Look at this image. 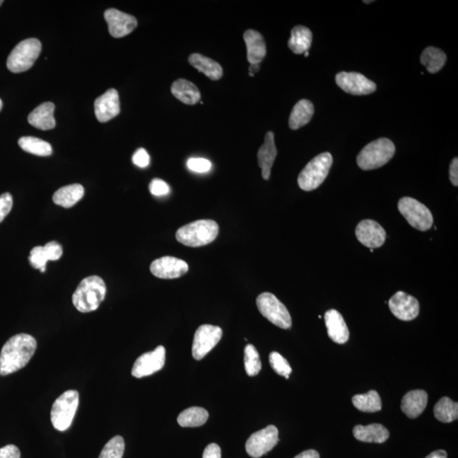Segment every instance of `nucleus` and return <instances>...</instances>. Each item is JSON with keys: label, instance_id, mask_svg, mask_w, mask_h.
I'll use <instances>...</instances> for the list:
<instances>
[{"label": "nucleus", "instance_id": "obj_41", "mask_svg": "<svg viewBox=\"0 0 458 458\" xmlns=\"http://www.w3.org/2000/svg\"><path fill=\"white\" fill-rule=\"evenodd\" d=\"M149 191L155 196H164L170 193L169 185L165 181L155 179L149 184Z\"/></svg>", "mask_w": 458, "mask_h": 458}, {"label": "nucleus", "instance_id": "obj_28", "mask_svg": "<svg viewBox=\"0 0 458 458\" xmlns=\"http://www.w3.org/2000/svg\"><path fill=\"white\" fill-rule=\"evenodd\" d=\"M314 114L313 103L307 100H302L296 103L290 113L289 125L293 130H297L309 124Z\"/></svg>", "mask_w": 458, "mask_h": 458}, {"label": "nucleus", "instance_id": "obj_36", "mask_svg": "<svg viewBox=\"0 0 458 458\" xmlns=\"http://www.w3.org/2000/svg\"><path fill=\"white\" fill-rule=\"evenodd\" d=\"M125 451V442L120 436H114L104 446L98 458H122Z\"/></svg>", "mask_w": 458, "mask_h": 458}, {"label": "nucleus", "instance_id": "obj_33", "mask_svg": "<svg viewBox=\"0 0 458 458\" xmlns=\"http://www.w3.org/2000/svg\"><path fill=\"white\" fill-rule=\"evenodd\" d=\"M434 417L442 422H452L458 418V404L449 397L441 398L434 408Z\"/></svg>", "mask_w": 458, "mask_h": 458}, {"label": "nucleus", "instance_id": "obj_48", "mask_svg": "<svg viewBox=\"0 0 458 458\" xmlns=\"http://www.w3.org/2000/svg\"><path fill=\"white\" fill-rule=\"evenodd\" d=\"M425 458H448V453L444 450H438V451L430 453Z\"/></svg>", "mask_w": 458, "mask_h": 458}, {"label": "nucleus", "instance_id": "obj_22", "mask_svg": "<svg viewBox=\"0 0 458 458\" xmlns=\"http://www.w3.org/2000/svg\"><path fill=\"white\" fill-rule=\"evenodd\" d=\"M428 404V394L422 390L406 393L401 401V410L409 418L420 416Z\"/></svg>", "mask_w": 458, "mask_h": 458}, {"label": "nucleus", "instance_id": "obj_42", "mask_svg": "<svg viewBox=\"0 0 458 458\" xmlns=\"http://www.w3.org/2000/svg\"><path fill=\"white\" fill-rule=\"evenodd\" d=\"M43 248L49 260H57L61 258L63 250L60 244L51 242L46 244Z\"/></svg>", "mask_w": 458, "mask_h": 458}, {"label": "nucleus", "instance_id": "obj_26", "mask_svg": "<svg viewBox=\"0 0 458 458\" xmlns=\"http://www.w3.org/2000/svg\"><path fill=\"white\" fill-rule=\"evenodd\" d=\"M189 62L191 65L202 73L211 80L217 81L223 77V70L219 63L212 60L211 58L205 57L200 54H192L189 57Z\"/></svg>", "mask_w": 458, "mask_h": 458}, {"label": "nucleus", "instance_id": "obj_31", "mask_svg": "<svg viewBox=\"0 0 458 458\" xmlns=\"http://www.w3.org/2000/svg\"><path fill=\"white\" fill-rule=\"evenodd\" d=\"M446 54L436 47H428L420 57V62L430 73H437L443 68L446 62Z\"/></svg>", "mask_w": 458, "mask_h": 458}, {"label": "nucleus", "instance_id": "obj_12", "mask_svg": "<svg viewBox=\"0 0 458 458\" xmlns=\"http://www.w3.org/2000/svg\"><path fill=\"white\" fill-rule=\"evenodd\" d=\"M335 81L339 88L353 96H367L374 93L377 89L375 82L358 73H339L337 75Z\"/></svg>", "mask_w": 458, "mask_h": 458}, {"label": "nucleus", "instance_id": "obj_40", "mask_svg": "<svg viewBox=\"0 0 458 458\" xmlns=\"http://www.w3.org/2000/svg\"><path fill=\"white\" fill-rule=\"evenodd\" d=\"M13 207V198L10 193H5L0 195V223L6 219Z\"/></svg>", "mask_w": 458, "mask_h": 458}, {"label": "nucleus", "instance_id": "obj_9", "mask_svg": "<svg viewBox=\"0 0 458 458\" xmlns=\"http://www.w3.org/2000/svg\"><path fill=\"white\" fill-rule=\"evenodd\" d=\"M399 212L408 223L420 231H427L433 226L431 212L424 204L411 197H404L398 202Z\"/></svg>", "mask_w": 458, "mask_h": 458}, {"label": "nucleus", "instance_id": "obj_16", "mask_svg": "<svg viewBox=\"0 0 458 458\" xmlns=\"http://www.w3.org/2000/svg\"><path fill=\"white\" fill-rule=\"evenodd\" d=\"M105 19L108 24L110 34L116 38L127 36L138 26L135 17L116 9L105 10Z\"/></svg>", "mask_w": 458, "mask_h": 458}, {"label": "nucleus", "instance_id": "obj_2", "mask_svg": "<svg viewBox=\"0 0 458 458\" xmlns=\"http://www.w3.org/2000/svg\"><path fill=\"white\" fill-rule=\"evenodd\" d=\"M106 286L104 280L98 276H89L82 280L73 295V302L78 311L91 313L98 309L104 301Z\"/></svg>", "mask_w": 458, "mask_h": 458}, {"label": "nucleus", "instance_id": "obj_25", "mask_svg": "<svg viewBox=\"0 0 458 458\" xmlns=\"http://www.w3.org/2000/svg\"><path fill=\"white\" fill-rule=\"evenodd\" d=\"M172 94L184 104L193 105L200 101L201 94L197 86L186 79L180 78L173 82L171 87Z\"/></svg>", "mask_w": 458, "mask_h": 458}, {"label": "nucleus", "instance_id": "obj_4", "mask_svg": "<svg viewBox=\"0 0 458 458\" xmlns=\"http://www.w3.org/2000/svg\"><path fill=\"white\" fill-rule=\"evenodd\" d=\"M396 152L392 140L381 138L371 142L358 154L357 161L359 168L365 171L377 169L388 163Z\"/></svg>", "mask_w": 458, "mask_h": 458}, {"label": "nucleus", "instance_id": "obj_30", "mask_svg": "<svg viewBox=\"0 0 458 458\" xmlns=\"http://www.w3.org/2000/svg\"><path fill=\"white\" fill-rule=\"evenodd\" d=\"M209 413L207 410L198 406L184 410L177 418V422L184 428L200 427L207 422Z\"/></svg>", "mask_w": 458, "mask_h": 458}, {"label": "nucleus", "instance_id": "obj_44", "mask_svg": "<svg viewBox=\"0 0 458 458\" xmlns=\"http://www.w3.org/2000/svg\"><path fill=\"white\" fill-rule=\"evenodd\" d=\"M0 458H21V452L17 446L8 445L0 448Z\"/></svg>", "mask_w": 458, "mask_h": 458}, {"label": "nucleus", "instance_id": "obj_43", "mask_svg": "<svg viewBox=\"0 0 458 458\" xmlns=\"http://www.w3.org/2000/svg\"><path fill=\"white\" fill-rule=\"evenodd\" d=\"M132 160L133 164L137 167L145 168L148 167L151 158H149L148 152L145 149L140 148L133 154Z\"/></svg>", "mask_w": 458, "mask_h": 458}, {"label": "nucleus", "instance_id": "obj_7", "mask_svg": "<svg viewBox=\"0 0 458 458\" xmlns=\"http://www.w3.org/2000/svg\"><path fill=\"white\" fill-rule=\"evenodd\" d=\"M79 405V394L77 390H67L54 402L51 409V422L55 429L66 431L72 425Z\"/></svg>", "mask_w": 458, "mask_h": 458}, {"label": "nucleus", "instance_id": "obj_52", "mask_svg": "<svg viewBox=\"0 0 458 458\" xmlns=\"http://www.w3.org/2000/svg\"><path fill=\"white\" fill-rule=\"evenodd\" d=\"M363 2L367 3H373L374 1L372 0V1H363Z\"/></svg>", "mask_w": 458, "mask_h": 458}, {"label": "nucleus", "instance_id": "obj_1", "mask_svg": "<svg viewBox=\"0 0 458 458\" xmlns=\"http://www.w3.org/2000/svg\"><path fill=\"white\" fill-rule=\"evenodd\" d=\"M37 349V341L27 334L9 339L0 353V375L6 376L25 368Z\"/></svg>", "mask_w": 458, "mask_h": 458}, {"label": "nucleus", "instance_id": "obj_13", "mask_svg": "<svg viewBox=\"0 0 458 458\" xmlns=\"http://www.w3.org/2000/svg\"><path fill=\"white\" fill-rule=\"evenodd\" d=\"M165 362V349L159 346L156 349L146 353L134 362L132 375L137 378L149 376L163 369Z\"/></svg>", "mask_w": 458, "mask_h": 458}, {"label": "nucleus", "instance_id": "obj_5", "mask_svg": "<svg viewBox=\"0 0 458 458\" xmlns=\"http://www.w3.org/2000/svg\"><path fill=\"white\" fill-rule=\"evenodd\" d=\"M333 164V156L329 152L320 154L302 170L298 177L299 187L305 191L318 189L326 179Z\"/></svg>", "mask_w": 458, "mask_h": 458}, {"label": "nucleus", "instance_id": "obj_10", "mask_svg": "<svg viewBox=\"0 0 458 458\" xmlns=\"http://www.w3.org/2000/svg\"><path fill=\"white\" fill-rule=\"evenodd\" d=\"M223 330L219 326L204 325L198 327L193 337V357L201 360L219 343Z\"/></svg>", "mask_w": 458, "mask_h": 458}, {"label": "nucleus", "instance_id": "obj_3", "mask_svg": "<svg viewBox=\"0 0 458 458\" xmlns=\"http://www.w3.org/2000/svg\"><path fill=\"white\" fill-rule=\"evenodd\" d=\"M219 232V224L215 221L198 220L181 227L176 232V239L184 246L200 247L214 242Z\"/></svg>", "mask_w": 458, "mask_h": 458}, {"label": "nucleus", "instance_id": "obj_23", "mask_svg": "<svg viewBox=\"0 0 458 458\" xmlns=\"http://www.w3.org/2000/svg\"><path fill=\"white\" fill-rule=\"evenodd\" d=\"M353 436L362 442L381 444L389 439L390 432L385 426L380 424L357 425L353 429Z\"/></svg>", "mask_w": 458, "mask_h": 458}, {"label": "nucleus", "instance_id": "obj_34", "mask_svg": "<svg viewBox=\"0 0 458 458\" xmlns=\"http://www.w3.org/2000/svg\"><path fill=\"white\" fill-rule=\"evenodd\" d=\"M18 144L23 151L38 156H49L52 154V147L48 142L35 137H22Z\"/></svg>", "mask_w": 458, "mask_h": 458}, {"label": "nucleus", "instance_id": "obj_37", "mask_svg": "<svg viewBox=\"0 0 458 458\" xmlns=\"http://www.w3.org/2000/svg\"><path fill=\"white\" fill-rule=\"evenodd\" d=\"M269 362L272 369L275 371V373H277L286 378H290V375L292 373V369L290 363L288 362L286 359L284 358L282 355L276 353V351H272L269 356Z\"/></svg>", "mask_w": 458, "mask_h": 458}, {"label": "nucleus", "instance_id": "obj_19", "mask_svg": "<svg viewBox=\"0 0 458 458\" xmlns=\"http://www.w3.org/2000/svg\"><path fill=\"white\" fill-rule=\"evenodd\" d=\"M325 321L330 338L335 343L345 344L348 341L350 333L345 320L338 311L331 309L325 316Z\"/></svg>", "mask_w": 458, "mask_h": 458}, {"label": "nucleus", "instance_id": "obj_6", "mask_svg": "<svg viewBox=\"0 0 458 458\" xmlns=\"http://www.w3.org/2000/svg\"><path fill=\"white\" fill-rule=\"evenodd\" d=\"M41 50V42L37 38H29L19 43L8 57V69L14 73L27 72L38 60Z\"/></svg>", "mask_w": 458, "mask_h": 458}, {"label": "nucleus", "instance_id": "obj_46", "mask_svg": "<svg viewBox=\"0 0 458 458\" xmlns=\"http://www.w3.org/2000/svg\"><path fill=\"white\" fill-rule=\"evenodd\" d=\"M450 179H451L452 184L454 186H457L458 185V159L457 158H454L452 161L451 165H450Z\"/></svg>", "mask_w": 458, "mask_h": 458}, {"label": "nucleus", "instance_id": "obj_29", "mask_svg": "<svg viewBox=\"0 0 458 458\" xmlns=\"http://www.w3.org/2000/svg\"><path fill=\"white\" fill-rule=\"evenodd\" d=\"M313 42V34L309 29L303 26H296L291 31V36L288 46L292 52L301 54L309 50Z\"/></svg>", "mask_w": 458, "mask_h": 458}, {"label": "nucleus", "instance_id": "obj_20", "mask_svg": "<svg viewBox=\"0 0 458 458\" xmlns=\"http://www.w3.org/2000/svg\"><path fill=\"white\" fill-rule=\"evenodd\" d=\"M278 151L275 145L274 133L268 132L266 134L264 143L258 153V164L262 169L263 179L268 180L271 177V169L277 157Z\"/></svg>", "mask_w": 458, "mask_h": 458}, {"label": "nucleus", "instance_id": "obj_53", "mask_svg": "<svg viewBox=\"0 0 458 458\" xmlns=\"http://www.w3.org/2000/svg\"><path fill=\"white\" fill-rule=\"evenodd\" d=\"M2 3H3L2 0H0V6H1Z\"/></svg>", "mask_w": 458, "mask_h": 458}, {"label": "nucleus", "instance_id": "obj_18", "mask_svg": "<svg viewBox=\"0 0 458 458\" xmlns=\"http://www.w3.org/2000/svg\"><path fill=\"white\" fill-rule=\"evenodd\" d=\"M94 112L97 120L106 122L120 113L119 94L116 89H110L94 102Z\"/></svg>", "mask_w": 458, "mask_h": 458}, {"label": "nucleus", "instance_id": "obj_17", "mask_svg": "<svg viewBox=\"0 0 458 458\" xmlns=\"http://www.w3.org/2000/svg\"><path fill=\"white\" fill-rule=\"evenodd\" d=\"M356 236L359 242L370 249L383 246L386 239V232L381 224L374 220H363L356 228Z\"/></svg>", "mask_w": 458, "mask_h": 458}, {"label": "nucleus", "instance_id": "obj_51", "mask_svg": "<svg viewBox=\"0 0 458 458\" xmlns=\"http://www.w3.org/2000/svg\"><path fill=\"white\" fill-rule=\"evenodd\" d=\"M304 54H305V57H307L308 55H309V51H306V52H305Z\"/></svg>", "mask_w": 458, "mask_h": 458}, {"label": "nucleus", "instance_id": "obj_32", "mask_svg": "<svg viewBox=\"0 0 458 458\" xmlns=\"http://www.w3.org/2000/svg\"><path fill=\"white\" fill-rule=\"evenodd\" d=\"M353 404L355 408L363 413H377L382 409L381 398L376 390L356 394L353 398Z\"/></svg>", "mask_w": 458, "mask_h": 458}, {"label": "nucleus", "instance_id": "obj_38", "mask_svg": "<svg viewBox=\"0 0 458 458\" xmlns=\"http://www.w3.org/2000/svg\"><path fill=\"white\" fill-rule=\"evenodd\" d=\"M29 259L31 266L35 269L40 270L41 272H45L46 264L49 260L47 258L43 246L34 247L30 252Z\"/></svg>", "mask_w": 458, "mask_h": 458}, {"label": "nucleus", "instance_id": "obj_49", "mask_svg": "<svg viewBox=\"0 0 458 458\" xmlns=\"http://www.w3.org/2000/svg\"><path fill=\"white\" fill-rule=\"evenodd\" d=\"M260 70V64H251L250 68H249V74L251 77H254V75L256 73H258Z\"/></svg>", "mask_w": 458, "mask_h": 458}, {"label": "nucleus", "instance_id": "obj_27", "mask_svg": "<svg viewBox=\"0 0 458 458\" xmlns=\"http://www.w3.org/2000/svg\"><path fill=\"white\" fill-rule=\"evenodd\" d=\"M84 195V189L81 184H71L59 189L54 193L53 201L54 204L61 205L64 208L74 207Z\"/></svg>", "mask_w": 458, "mask_h": 458}, {"label": "nucleus", "instance_id": "obj_45", "mask_svg": "<svg viewBox=\"0 0 458 458\" xmlns=\"http://www.w3.org/2000/svg\"><path fill=\"white\" fill-rule=\"evenodd\" d=\"M203 458H222L220 446L216 443L208 445L205 449Z\"/></svg>", "mask_w": 458, "mask_h": 458}, {"label": "nucleus", "instance_id": "obj_8", "mask_svg": "<svg viewBox=\"0 0 458 458\" xmlns=\"http://www.w3.org/2000/svg\"><path fill=\"white\" fill-rule=\"evenodd\" d=\"M256 305L260 313L272 325L283 330L290 329L292 319L289 311L274 295L268 292L260 294L256 299Z\"/></svg>", "mask_w": 458, "mask_h": 458}, {"label": "nucleus", "instance_id": "obj_39", "mask_svg": "<svg viewBox=\"0 0 458 458\" xmlns=\"http://www.w3.org/2000/svg\"><path fill=\"white\" fill-rule=\"evenodd\" d=\"M187 165L191 171L199 173L207 172L212 169L211 161L204 158H191L188 161Z\"/></svg>", "mask_w": 458, "mask_h": 458}, {"label": "nucleus", "instance_id": "obj_47", "mask_svg": "<svg viewBox=\"0 0 458 458\" xmlns=\"http://www.w3.org/2000/svg\"><path fill=\"white\" fill-rule=\"evenodd\" d=\"M295 458H320V455L315 450H307V451L300 453Z\"/></svg>", "mask_w": 458, "mask_h": 458}, {"label": "nucleus", "instance_id": "obj_11", "mask_svg": "<svg viewBox=\"0 0 458 458\" xmlns=\"http://www.w3.org/2000/svg\"><path fill=\"white\" fill-rule=\"evenodd\" d=\"M279 430L274 425L251 434L246 441V449L249 456L259 458L272 451L279 443Z\"/></svg>", "mask_w": 458, "mask_h": 458}, {"label": "nucleus", "instance_id": "obj_24", "mask_svg": "<svg viewBox=\"0 0 458 458\" xmlns=\"http://www.w3.org/2000/svg\"><path fill=\"white\" fill-rule=\"evenodd\" d=\"M54 108L53 103H43L30 113L29 124L34 128L45 130V131L53 129L57 124L54 117Z\"/></svg>", "mask_w": 458, "mask_h": 458}, {"label": "nucleus", "instance_id": "obj_15", "mask_svg": "<svg viewBox=\"0 0 458 458\" xmlns=\"http://www.w3.org/2000/svg\"><path fill=\"white\" fill-rule=\"evenodd\" d=\"M189 271V265L184 260L173 258V256H163V258L154 260L151 265L152 274L156 278L163 279H172L182 277Z\"/></svg>", "mask_w": 458, "mask_h": 458}, {"label": "nucleus", "instance_id": "obj_21", "mask_svg": "<svg viewBox=\"0 0 458 458\" xmlns=\"http://www.w3.org/2000/svg\"><path fill=\"white\" fill-rule=\"evenodd\" d=\"M244 40L247 48V60L250 64H260L267 54L265 40L258 31L249 29L244 31Z\"/></svg>", "mask_w": 458, "mask_h": 458}, {"label": "nucleus", "instance_id": "obj_35", "mask_svg": "<svg viewBox=\"0 0 458 458\" xmlns=\"http://www.w3.org/2000/svg\"><path fill=\"white\" fill-rule=\"evenodd\" d=\"M244 369H246V374L251 377L258 375L262 369V362H260L258 351L251 344L244 348Z\"/></svg>", "mask_w": 458, "mask_h": 458}, {"label": "nucleus", "instance_id": "obj_14", "mask_svg": "<svg viewBox=\"0 0 458 458\" xmlns=\"http://www.w3.org/2000/svg\"><path fill=\"white\" fill-rule=\"evenodd\" d=\"M389 307L394 317L402 321L415 319L420 314V310L418 300L404 291H398L390 298Z\"/></svg>", "mask_w": 458, "mask_h": 458}, {"label": "nucleus", "instance_id": "obj_50", "mask_svg": "<svg viewBox=\"0 0 458 458\" xmlns=\"http://www.w3.org/2000/svg\"><path fill=\"white\" fill-rule=\"evenodd\" d=\"M2 108H3V102L1 100H0V110H1Z\"/></svg>", "mask_w": 458, "mask_h": 458}]
</instances>
